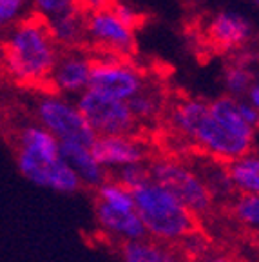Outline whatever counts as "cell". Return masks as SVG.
Instances as JSON below:
<instances>
[{"mask_svg": "<svg viewBox=\"0 0 259 262\" xmlns=\"http://www.w3.org/2000/svg\"><path fill=\"white\" fill-rule=\"evenodd\" d=\"M120 257L123 262H189V258L167 248V244L147 237L122 242Z\"/></svg>", "mask_w": 259, "mask_h": 262, "instance_id": "e0dca14e", "label": "cell"}, {"mask_svg": "<svg viewBox=\"0 0 259 262\" xmlns=\"http://www.w3.org/2000/svg\"><path fill=\"white\" fill-rule=\"evenodd\" d=\"M149 173L150 179L174 193L196 217L211 213L214 199L191 164L170 159V157H162V159L150 160Z\"/></svg>", "mask_w": 259, "mask_h": 262, "instance_id": "277c9868", "label": "cell"}, {"mask_svg": "<svg viewBox=\"0 0 259 262\" xmlns=\"http://www.w3.org/2000/svg\"><path fill=\"white\" fill-rule=\"evenodd\" d=\"M78 2H80V8L85 13H91V11H98V9L111 8L114 0H78Z\"/></svg>", "mask_w": 259, "mask_h": 262, "instance_id": "4dcf8cb0", "label": "cell"}, {"mask_svg": "<svg viewBox=\"0 0 259 262\" xmlns=\"http://www.w3.org/2000/svg\"><path fill=\"white\" fill-rule=\"evenodd\" d=\"M230 206L239 224L259 231V195L236 193L234 201H230Z\"/></svg>", "mask_w": 259, "mask_h": 262, "instance_id": "cb8c5ba5", "label": "cell"}, {"mask_svg": "<svg viewBox=\"0 0 259 262\" xmlns=\"http://www.w3.org/2000/svg\"><path fill=\"white\" fill-rule=\"evenodd\" d=\"M254 2H255V4H257V8H259V0H254Z\"/></svg>", "mask_w": 259, "mask_h": 262, "instance_id": "e575fe53", "label": "cell"}, {"mask_svg": "<svg viewBox=\"0 0 259 262\" xmlns=\"http://www.w3.org/2000/svg\"><path fill=\"white\" fill-rule=\"evenodd\" d=\"M45 22L51 31V37L60 49L87 48V13L82 8L49 18Z\"/></svg>", "mask_w": 259, "mask_h": 262, "instance_id": "9a60e30c", "label": "cell"}, {"mask_svg": "<svg viewBox=\"0 0 259 262\" xmlns=\"http://www.w3.org/2000/svg\"><path fill=\"white\" fill-rule=\"evenodd\" d=\"M29 0H0V29L11 28L24 16Z\"/></svg>", "mask_w": 259, "mask_h": 262, "instance_id": "83f0119b", "label": "cell"}, {"mask_svg": "<svg viewBox=\"0 0 259 262\" xmlns=\"http://www.w3.org/2000/svg\"><path fill=\"white\" fill-rule=\"evenodd\" d=\"M134 209L145 226L147 237L163 244H178L196 229V215L178 196L156 180L147 179L133 189Z\"/></svg>", "mask_w": 259, "mask_h": 262, "instance_id": "3957f363", "label": "cell"}, {"mask_svg": "<svg viewBox=\"0 0 259 262\" xmlns=\"http://www.w3.org/2000/svg\"><path fill=\"white\" fill-rule=\"evenodd\" d=\"M93 53L87 48L60 49L51 77L49 90L58 95H80L89 88Z\"/></svg>", "mask_w": 259, "mask_h": 262, "instance_id": "30bf717a", "label": "cell"}, {"mask_svg": "<svg viewBox=\"0 0 259 262\" xmlns=\"http://www.w3.org/2000/svg\"><path fill=\"white\" fill-rule=\"evenodd\" d=\"M254 28L241 13L236 11H218L205 24L203 37L211 48L221 53H236L247 48L252 40Z\"/></svg>", "mask_w": 259, "mask_h": 262, "instance_id": "8fae6325", "label": "cell"}, {"mask_svg": "<svg viewBox=\"0 0 259 262\" xmlns=\"http://www.w3.org/2000/svg\"><path fill=\"white\" fill-rule=\"evenodd\" d=\"M35 117L38 124L57 137L58 142H78L91 147L96 139V133L84 119L76 104L51 90L37 98Z\"/></svg>", "mask_w": 259, "mask_h": 262, "instance_id": "5b68a950", "label": "cell"}, {"mask_svg": "<svg viewBox=\"0 0 259 262\" xmlns=\"http://www.w3.org/2000/svg\"><path fill=\"white\" fill-rule=\"evenodd\" d=\"M87 48L91 53L131 58L136 51V31L111 8L91 11L87 13Z\"/></svg>", "mask_w": 259, "mask_h": 262, "instance_id": "9c48e42d", "label": "cell"}, {"mask_svg": "<svg viewBox=\"0 0 259 262\" xmlns=\"http://www.w3.org/2000/svg\"><path fill=\"white\" fill-rule=\"evenodd\" d=\"M211 111L214 115V119L221 124L223 127H227L230 133L239 137H247V139H254L255 129L241 117L238 107V98L225 95V97H218L216 100L209 102Z\"/></svg>", "mask_w": 259, "mask_h": 262, "instance_id": "d6986e66", "label": "cell"}, {"mask_svg": "<svg viewBox=\"0 0 259 262\" xmlns=\"http://www.w3.org/2000/svg\"><path fill=\"white\" fill-rule=\"evenodd\" d=\"M189 262H192V260H189Z\"/></svg>", "mask_w": 259, "mask_h": 262, "instance_id": "d590c367", "label": "cell"}, {"mask_svg": "<svg viewBox=\"0 0 259 262\" xmlns=\"http://www.w3.org/2000/svg\"><path fill=\"white\" fill-rule=\"evenodd\" d=\"M169 126L178 137L194 144L205 155L230 162L252 151L254 139L234 135L223 127L211 111V106L199 98H182L169 107Z\"/></svg>", "mask_w": 259, "mask_h": 262, "instance_id": "7a4b0ae2", "label": "cell"}, {"mask_svg": "<svg viewBox=\"0 0 259 262\" xmlns=\"http://www.w3.org/2000/svg\"><path fill=\"white\" fill-rule=\"evenodd\" d=\"M91 151L107 171H116L129 164L147 162L149 159L145 142L136 135H98Z\"/></svg>", "mask_w": 259, "mask_h": 262, "instance_id": "7c38bea8", "label": "cell"}, {"mask_svg": "<svg viewBox=\"0 0 259 262\" xmlns=\"http://www.w3.org/2000/svg\"><path fill=\"white\" fill-rule=\"evenodd\" d=\"M198 262H234L232 258H228V257H225V255H206V257H203L201 260H198Z\"/></svg>", "mask_w": 259, "mask_h": 262, "instance_id": "d6a6232c", "label": "cell"}, {"mask_svg": "<svg viewBox=\"0 0 259 262\" xmlns=\"http://www.w3.org/2000/svg\"><path fill=\"white\" fill-rule=\"evenodd\" d=\"M178 246L182 248L179 253L192 262L201 260L203 257L209 255V250H211L209 238H206L203 233H199L198 229H192L191 233H187L185 237L178 242Z\"/></svg>", "mask_w": 259, "mask_h": 262, "instance_id": "d4e9b609", "label": "cell"}, {"mask_svg": "<svg viewBox=\"0 0 259 262\" xmlns=\"http://www.w3.org/2000/svg\"><path fill=\"white\" fill-rule=\"evenodd\" d=\"M96 213V222L107 235L114 238H120L122 242L125 241H136V238L147 237L145 226L142 219L136 213V209L123 211V209H114L107 204H101L96 201L94 206Z\"/></svg>", "mask_w": 259, "mask_h": 262, "instance_id": "4fadbf2b", "label": "cell"}, {"mask_svg": "<svg viewBox=\"0 0 259 262\" xmlns=\"http://www.w3.org/2000/svg\"><path fill=\"white\" fill-rule=\"evenodd\" d=\"M254 82V75L248 70V60L234 57L223 70V86L230 97L241 98L247 95L248 88Z\"/></svg>", "mask_w": 259, "mask_h": 262, "instance_id": "7402d4cb", "label": "cell"}, {"mask_svg": "<svg viewBox=\"0 0 259 262\" xmlns=\"http://www.w3.org/2000/svg\"><path fill=\"white\" fill-rule=\"evenodd\" d=\"M205 155V153H203ZM192 168L198 171L201 180L205 182L206 189L211 191L212 199L216 201H232L236 195V188L232 184L230 171H228V162L219 160L216 157L205 155L201 162L191 164Z\"/></svg>", "mask_w": 259, "mask_h": 262, "instance_id": "2e32d148", "label": "cell"}, {"mask_svg": "<svg viewBox=\"0 0 259 262\" xmlns=\"http://www.w3.org/2000/svg\"><path fill=\"white\" fill-rule=\"evenodd\" d=\"M6 75V51H4V42L0 40V77Z\"/></svg>", "mask_w": 259, "mask_h": 262, "instance_id": "836d02e7", "label": "cell"}, {"mask_svg": "<svg viewBox=\"0 0 259 262\" xmlns=\"http://www.w3.org/2000/svg\"><path fill=\"white\" fill-rule=\"evenodd\" d=\"M111 9L116 13V16L123 22V24H127L129 28H133L134 31H138L140 28L145 26V15L140 13V11H136L133 6L125 4V2L114 0L113 6H111Z\"/></svg>", "mask_w": 259, "mask_h": 262, "instance_id": "f1b7e54d", "label": "cell"}, {"mask_svg": "<svg viewBox=\"0 0 259 262\" xmlns=\"http://www.w3.org/2000/svg\"><path fill=\"white\" fill-rule=\"evenodd\" d=\"M16 147L45 157H60V142L42 124H25L15 133Z\"/></svg>", "mask_w": 259, "mask_h": 262, "instance_id": "ac0fdd59", "label": "cell"}, {"mask_svg": "<svg viewBox=\"0 0 259 262\" xmlns=\"http://www.w3.org/2000/svg\"><path fill=\"white\" fill-rule=\"evenodd\" d=\"M147 179H150V173H149V164L145 162L129 164V166H123V168L116 169V180H120L129 189H134L136 186L143 184Z\"/></svg>", "mask_w": 259, "mask_h": 262, "instance_id": "4316f807", "label": "cell"}, {"mask_svg": "<svg viewBox=\"0 0 259 262\" xmlns=\"http://www.w3.org/2000/svg\"><path fill=\"white\" fill-rule=\"evenodd\" d=\"M78 110L98 135H136V117L125 100H118L109 95L87 88L76 97Z\"/></svg>", "mask_w": 259, "mask_h": 262, "instance_id": "8992f818", "label": "cell"}, {"mask_svg": "<svg viewBox=\"0 0 259 262\" xmlns=\"http://www.w3.org/2000/svg\"><path fill=\"white\" fill-rule=\"evenodd\" d=\"M60 157L76 171L82 186L85 188L96 189L107 180L109 171L98 162L89 146L78 142H60Z\"/></svg>", "mask_w": 259, "mask_h": 262, "instance_id": "5bb4252c", "label": "cell"}, {"mask_svg": "<svg viewBox=\"0 0 259 262\" xmlns=\"http://www.w3.org/2000/svg\"><path fill=\"white\" fill-rule=\"evenodd\" d=\"M245 97H247L248 102H250L252 106L259 111V82H252V86L248 88V91H247Z\"/></svg>", "mask_w": 259, "mask_h": 262, "instance_id": "1f68e13d", "label": "cell"}, {"mask_svg": "<svg viewBox=\"0 0 259 262\" xmlns=\"http://www.w3.org/2000/svg\"><path fill=\"white\" fill-rule=\"evenodd\" d=\"M238 107H239L241 117H243V119L247 120V122L250 124L255 131H257L259 129V111L255 110L248 100H241V98H238Z\"/></svg>", "mask_w": 259, "mask_h": 262, "instance_id": "f546056e", "label": "cell"}, {"mask_svg": "<svg viewBox=\"0 0 259 262\" xmlns=\"http://www.w3.org/2000/svg\"><path fill=\"white\" fill-rule=\"evenodd\" d=\"M96 201L101 204H107L114 209H123V211H131L134 209V195L133 189L123 186L120 180H109L107 179L101 186L96 189Z\"/></svg>", "mask_w": 259, "mask_h": 262, "instance_id": "603a6c76", "label": "cell"}, {"mask_svg": "<svg viewBox=\"0 0 259 262\" xmlns=\"http://www.w3.org/2000/svg\"><path fill=\"white\" fill-rule=\"evenodd\" d=\"M16 168L25 180L38 188L51 189L60 195H74L80 191L82 180L62 157H45L16 147Z\"/></svg>", "mask_w": 259, "mask_h": 262, "instance_id": "ba28073f", "label": "cell"}, {"mask_svg": "<svg viewBox=\"0 0 259 262\" xmlns=\"http://www.w3.org/2000/svg\"><path fill=\"white\" fill-rule=\"evenodd\" d=\"M29 6H31L33 13H37L42 18L49 20V18L78 9L80 2L78 0H29Z\"/></svg>", "mask_w": 259, "mask_h": 262, "instance_id": "484cf974", "label": "cell"}, {"mask_svg": "<svg viewBox=\"0 0 259 262\" xmlns=\"http://www.w3.org/2000/svg\"><path fill=\"white\" fill-rule=\"evenodd\" d=\"M6 75L20 86L49 90L60 48L51 37L45 18L33 13L9 28L4 40Z\"/></svg>", "mask_w": 259, "mask_h": 262, "instance_id": "6da1fadb", "label": "cell"}, {"mask_svg": "<svg viewBox=\"0 0 259 262\" xmlns=\"http://www.w3.org/2000/svg\"><path fill=\"white\" fill-rule=\"evenodd\" d=\"M131 111L136 117L138 124L150 122V120H158V117L165 110V100H163L160 90H154L145 84L140 93H136L133 98L127 100Z\"/></svg>", "mask_w": 259, "mask_h": 262, "instance_id": "44dd1931", "label": "cell"}, {"mask_svg": "<svg viewBox=\"0 0 259 262\" xmlns=\"http://www.w3.org/2000/svg\"><path fill=\"white\" fill-rule=\"evenodd\" d=\"M143 73L131 58L93 53L89 88L118 100H129L145 88Z\"/></svg>", "mask_w": 259, "mask_h": 262, "instance_id": "52a82bcc", "label": "cell"}, {"mask_svg": "<svg viewBox=\"0 0 259 262\" xmlns=\"http://www.w3.org/2000/svg\"><path fill=\"white\" fill-rule=\"evenodd\" d=\"M232 184L236 193L259 195V155L248 151L228 162Z\"/></svg>", "mask_w": 259, "mask_h": 262, "instance_id": "ffe728a7", "label": "cell"}]
</instances>
